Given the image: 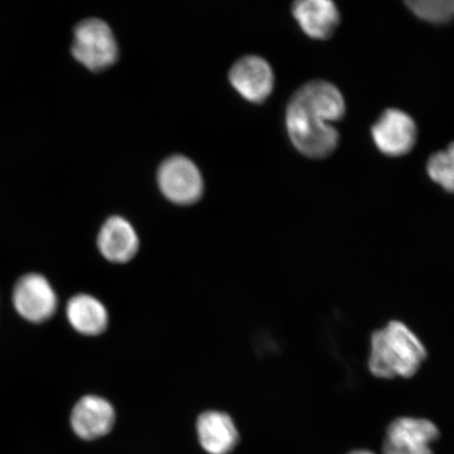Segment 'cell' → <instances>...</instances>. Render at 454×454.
<instances>
[{
  "label": "cell",
  "mask_w": 454,
  "mask_h": 454,
  "mask_svg": "<svg viewBox=\"0 0 454 454\" xmlns=\"http://www.w3.org/2000/svg\"><path fill=\"white\" fill-rule=\"evenodd\" d=\"M345 113V99L336 85L325 81L303 84L286 109V129L292 144L301 154L311 159L331 156L340 142L333 123L343 119Z\"/></svg>",
  "instance_id": "1"
},
{
  "label": "cell",
  "mask_w": 454,
  "mask_h": 454,
  "mask_svg": "<svg viewBox=\"0 0 454 454\" xmlns=\"http://www.w3.org/2000/svg\"><path fill=\"white\" fill-rule=\"evenodd\" d=\"M427 357V350L410 327L391 321L372 334L369 371L379 379L411 378Z\"/></svg>",
  "instance_id": "2"
},
{
  "label": "cell",
  "mask_w": 454,
  "mask_h": 454,
  "mask_svg": "<svg viewBox=\"0 0 454 454\" xmlns=\"http://www.w3.org/2000/svg\"><path fill=\"white\" fill-rule=\"evenodd\" d=\"M72 54L77 61L94 72L115 64L118 45L111 27L98 19L79 22L74 30Z\"/></svg>",
  "instance_id": "3"
},
{
  "label": "cell",
  "mask_w": 454,
  "mask_h": 454,
  "mask_svg": "<svg viewBox=\"0 0 454 454\" xmlns=\"http://www.w3.org/2000/svg\"><path fill=\"white\" fill-rule=\"evenodd\" d=\"M157 183L167 200L179 207H190L200 201L204 183L200 170L189 158L175 155L159 167Z\"/></svg>",
  "instance_id": "4"
},
{
  "label": "cell",
  "mask_w": 454,
  "mask_h": 454,
  "mask_svg": "<svg viewBox=\"0 0 454 454\" xmlns=\"http://www.w3.org/2000/svg\"><path fill=\"white\" fill-rule=\"evenodd\" d=\"M13 305L25 320L41 325L55 315L59 298L47 278L27 274L17 280L13 289Z\"/></svg>",
  "instance_id": "5"
},
{
  "label": "cell",
  "mask_w": 454,
  "mask_h": 454,
  "mask_svg": "<svg viewBox=\"0 0 454 454\" xmlns=\"http://www.w3.org/2000/svg\"><path fill=\"white\" fill-rule=\"evenodd\" d=\"M372 137L382 154L388 157L404 156L417 144V124L407 113L388 109L373 124Z\"/></svg>",
  "instance_id": "6"
},
{
  "label": "cell",
  "mask_w": 454,
  "mask_h": 454,
  "mask_svg": "<svg viewBox=\"0 0 454 454\" xmlns=\"http://www.w3.org/2000/svg\"><path fill=\"white\" fill-rule=\"evenodd\" d=\"M439 436V428L428 419H396L387 429L383 454H434L431 444Z\"/></svg>",
  "instance_id": "7"
},
{
  "label": "cell",
  "mask_w": 454,
  "mask_h": 454,
  "mask_svg": "<svg viewBox=\"0 0 454 454\" xmlns=\"http://www.w3.org/2000/svg\"><path fill=\"white\" fill-rule=\"evenodd\" d=\"M98 247L107 262L127 264L139 252V235L127 218L119 215H111L100 227Z\"/></svg>",
  "instance_id": "8"
},
{
  "label": "cell",
  "mask_w": 454,
  "mask_h": 454,
  "mask_svg": "<svg viewBox=\"0 0 454 454\" xmlns=\"http://www.w3.org/2000/svg\"><path fill=\"white\" fill-rule=\"evenodd\" d=\"M230 81L242 98L251 102H263L274 89V72L268 61L258 56H246L232 66Z\"/></svg>",
  "instance_id": "9"
},
{
  "label": "cell",
  "mask_w": 454,
  "mask_h": 454,
  "mask_svg": "<svg viewBox=\"0 0 454 454\" xmlns=\"http://www.w3.org/2000/svg\"><path fill=\"white\" fill-rule=\"evenodd\" d=\"M115 411L110 402L98 395H85L74 406L71 425L79 438L95 440L110 433Z\"/></svg>",
  "instance_id": "10"
},
{
  "label": "cell",
  "mask_w": 454,
  "mask_h": 454,
  "mask_svg": "<svg viewBox=\"0 0 454 454\" xmlns=\"http://www.w3.org/2000/svg\"><path fill=\"white\" fill-rule=\"evenodd\" d=\"M293 15L306 35L317 41L331 38L340 15L333 0H294Z\"/></svg>",
  "instance_id": "11"
},
{
  "label": "cell",
  "mask_w": 454,
  "mask_h": 454,
  "mask_svg": "<svg viewBox=\"0 0 454 454\" xmlns=\"http://www.w3.org/2000/svg\"><path fill=\"white\" fill-rule=\"evenodd\" d=\"M66 314L74 331L85 337H98L110 325L106 306L89 294L72 297L67 304Z\"/></svg>",
  "instance_id": "12"
},
{
  "label": "cell",
  "mask_w": 454,
  "mask_h": 454,
  "mask_svg": "<svg viewBox=\"0 0 454 454\" xmlns=\"http://www.w3.org/2000/svg\"><path fill=\"white\" fill-rule=\"evenodd\" d=\"M199 441L209 454H229L237 445L238 431L227 414L207 411L198 419Z\"/></svg>",
  "instance_id": "13"
},
{
  "label": "cell",
  "mask_w": 454,
  "mask_h": 454,
  "mask_svg": "<svg viewBox=\"0 0 454 454\" xmlns=\"http://www.w3.org/2000/svg\"><path fill=\"white\" fill-rule=\"evenodd\" d=\"M411 12L429 24L446 25L454 20V0H404Z\"/></svg>",
  "instance_id": "14"
},
{
  "label": "cell",
  "mask_w": 454,
  "mask_h": 454,
  "mask_svg": "<svg viewBox=\"0 0 454 454\" xmlns=\"http://www.w3.org/2000/svg\"><path fill=\"white\" fill-rule=\"evenodd\" d=\"M426 169L434 184L450 194H454V162L446 150L431 155Z\"/></svg>",
  "instance_id": "15"
},
{
  "label": "cell",
  "mask_w": 454,
  "mask_h": 454,
  "mask_svg": "<svg viewBox=\"0 0 454 454\" xmlns=\"http://www.w3.org/2000/svg\"><path fill=\"white\" fill-rule=\"evenodd\" d=\"M447 153L450 154V156L452 158V160L454 161V142L450 145V146L447 147Z\"/></svg>",
  "instance_id": "16"
},
{
  "label": "cell",
  "mask_w": 454,
  "mask_h": 454,
  "mask_svg": "<svg viewBox=\"0 0 454 454\" xmlns=\"http://www.w3.org/2000/svg\"><path fill=\"white\" fill-rule=\"evenodd\" d=\"M348 454H374V453L372 451H368V450H356V451L350 452Z\"/></svg>",
  "instance_id": "17"
}]
</instances>
